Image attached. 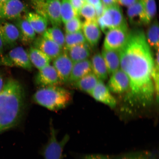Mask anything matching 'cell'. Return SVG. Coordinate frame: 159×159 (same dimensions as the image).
Returning <instances> with one entry per match:
<instances>
[{"instance_id": "obj_1", "label": "cell", "mask_w": 159, "mask_h": 159, "mask_svg": "<svg viewBox=\"0 0 159 159\" xmlns=\"http://www.w3.org/2000/svg\"><path fill=\"white\" fill-rule=\"evenodd\" d=\"M119 52L120 69L129 81L125 105L120 111L127 120L152 104L155 93L152 78L155 61L145 33L141 29L130 30L128 40Z\"/></svg>"}, {"instance_id": "obj_2", "label": "cell", "mask_w": 159, "mask_h": 159, "mask_svg": "<svg viewBox=\"0 0 159 159\" xmlns=\"http://www.w3.org/2000/svg\"><path fill=\"white\" fill-rule=\"evenodd\" d=\"M24 89L18 81L10 79L0 91V134L20 122L25 111Z\"/></svg>"}, {"instance_id": "obj_3", "label": "cell", "mask_w": 159, "mask_h": 159, "mask_svg": "<svg viewBox=\"0 0 159 159\" xmlns=\"http://www.w3.org/2000/svg\"><path fill=\"white\" fill-rule=\"evenodd\" d=\"M71 98L70 91L57 86L41 87L33 96L35 102L52 111L66 108L70 102Z\"/></svg>"}, {"instance_id": "obj_4", "label": "cell", "mask_w": 159, "mask_h": 159, "mask_svg": "<svg viewBox=\"0 0 159 159\" xmlns=\"http://www.w3.org/2000/svg\"><path fill=\"white\" fill-rule=\"evenodd\" d=\"M31 3L36 13L44 17L52 26L61 25V0H31Z\"/></svg>"}, {"instance_id": "obj_5", "label": "cell", "mask_w": 159, "mask_h": 159, "mask_svg": "<svg viewBox=\"0 0 159 159\" xmlns=\"http://www.w3.org/2000/svg\"><path fill=\"white\" fill-rule=\"evenodd\" d=\"M97 20L101 31L105 34L111 29L128 25L119 4L105 7L102 15Z\"/></svg>"}, {"instance_id": "obj_6", "label": "cell", "mask_w": 159, "mask_h": 159, "mask_svg": "<svg viewBox=\"0 0 159 159\" xmlns=\"http://www.w3.org/2000/svg\"><path fill=\"white\" fill-rule=\"evenodd\" d=\"M0 66L18 67L29 71L32 69L28 52L22 47L14 48L0 57Z\"/></svg>"}, {"instance_id": "obj_7", "label": "cell", "mask_w": 159, "mask_h": 159, "mask_svg": "<svg viewBox=\"0 0 159 159\" xmlns=\"http://www.w3.org/2000/svg\"><path fill=\"white\" fill-rule=\"evenodd\" d=\"M130 32L128 25L111 29L105 34L103 49L119 51L126 44Z\"/></svg>"}, {"instance_id": "obj_8", "label": "cell", "mask_w": 159, "mask_h": 159, "mask_svg": "<svg viewBox=\"0 0 159 159\" xmlns=\"http://www.w3.org/2000/svg\"><path fill=\"white\" fill-rule=\"evenodd\" d=\"M48 142L45 145L42 153L44 159H61L62 153L65 145L69 139L66 135L60 141L57 140V132L54 127H50V134Z\"/></svg>"}, {"instance_id": "obj_9", "label": "cell", "mask_w": 159, "mask_h": 159, "mask_svg": "<svg viewBox=\"0 0 159 159\" xmlns=\"http://www.w3.org/2000/svg\"><path fill=\"white\" fill-rule=\"evenodd\" d=\"M26 7L20 0H9L2 4L0 11V19L16 20L21 18Z\"/></svg>"}, {"instance_id": "obj_10", "label": "cell", "mask_w": 159, "mask_h": 159, "mask_svg": "<svg viewBox=\"0 0 159 159\" xmlns=\"http://www.w3.org/2000/svg\"><path fill=\"white\" fill-rule=\"evenodd\" d=\"M0 37L4 47L11 48L15 46L20 39L19 30L15 24L0 19Z\"/></svg>"}, {"instance_id": "obj_11", "label": "cell", "mask_w": 159, "mask_h": 159, "mask_svg": "<svg viewBox=\"0 0 159 159\" xmlns=\"http://www.w3.org/2000/svg\"><path fill=\"white\" fill-rule=\"evenodd\" d=\"M73 64L72 61L64 50L58 57L53 59V66L56 70L61 83L68 82Z\"/></svg>"}, {"instance_id": "obj_12", "label": "cell", "mask_w": 159, "mask_h": 159, "mask_svg": "<svg viewBox=\"0 0 159 159\" xmlns=\"http://www.w3.org/2000/svg\"><path fill=\"white\" fill-rule=\"evenodd\" d=\"M107 87L111 92L115 94H126L129 88L128 77L124 71L120 69L111 75Z\"/></svg>"}, {"instance_id": "obj_13", "label": "cell", "mask_w": 159, "mask_h": 159, "mask_svg": "<svg viewBox=\"0 0 159 159\" xmlns=\"http://www.w3.org/2000/svg\"><path fill=\"white\" fill-rule=\"evenodd\" d=\"M35 82L41 87L57 86L61 83L54 67L50 65L39 70L36 75Z\"/></svg>"}, {"instance_id": "obj_14", "label": "cell", "mask_w": 159, "mask_h": 159, "mask_svg": "<svg viewBox=\"0 0 159 159\" xmlns=\"http://www.w3.org/2000/svg\"><path fill=\"white\" fill-rule=\"evenodd\" d=\"M90 95L95 100L107 105L111 108L114 109L116 107V99L102 81L99 80L96 86Z\"/></svg>"}, {"instance_id": "obj_15", "label": "cell", "mask_w": 159, "mask_h": 159, "mask_svg": "<svg viewBox=\"0 0 159 159\" xmlns=\"http://www.w3.org/2000/svg\"><path fill=\"white\" fill-rule=\"evenodd\" d=\"M33 44V47L43 52L52 60L56 58L63 51V49L57 43L43 36L35 39Z\"/></svg>"}, {"instance_id": "obj_16", "label": "cell", "mask_w": 159, "mask_h": 159, "mask_svg": "<svg viewBox=\"0 0 159 159\" xmlns=\"http://www.w3.org/2000/svg\"><path fill=\"white\" fill-rule=\"evenodd\" d=\"M81 31L87 43L91 47H94L98 44L102 33L97 20L85 21L83 23Z\"/></svg>"}, {"instance_id": "obj_17", "label": "cell", "mask_w": 159, "mask_h": 159, "mask_svg": "<svg viewBox=\"0 0 159 159\" xmlns=\"http://www.w3.org/2000/svg\"><path fill=\"white\" fill-rule=\"evenodd\" d=\"M127 14L129 23L133 25L140 26L151 23L139 0L128 8Z\"/></svg>"}, {"instance_id": "obj_18", "label": "cell", "mask_w": 159, "mask_h": 159, "mask_svg": "<svg viewBox=\"0 0 159 159\" xmlns=\"http://www.w3.org/2000/svg\"><path fill=\"white\" fill-rule=\"evenodd\" d=\"M90 46L87 43L64 48L73 63L88 59L91 55Z\"/></svg>"}, {"instance_id": "obj_19", "label": "cell", "mask_w": 159, "mask_h": 159, "mask_svg": "<svg viewBox=\"0 0 159 159\" xmlns=\"http://www.w3.org/2000/svg\"><path fill=\"white\" fill-rule=\"evenodd\" d=\"M159 152L156 149L131 151L113 155L112 159H159Z\"/></svg>"}, {"instance_id": "obj_20", "label": "cell", "mask_w": 159, "mask_h": 159, "mask_svg": "<svg viewBox=\"0 0 159 159\" xmlns=\"http://www.w3.org/2000/svg\"><path fill=\"white\" fill-rule=\"evenodd\" d=\"M15 25L18 29L20 39L25 44L33 42L35 39L36 33L29 23L25 18L16 20Z\"/></svg>"}, {"instance_id": "obj_21", "label": "cell", "mask_w": 159, "mask_h": 159, "mask_svg": "<svg viewBox=\"0 0 159 159\" xmlns=\"http://www.w3.org/2000/svg\"><path fill=\"white\" fill-rule=\"evenodd\" d=\"M92 72L91 61L88 59L73 63L68 82L75 83Z\"/></svg>"}, {"instance_id": "obj_22", "label": "cell", "mask_w": 159, "mask_h": 159, "mask_svg": "<svg viewBox=\"0 0 159 159\" xmlns=\"http://www.w3.org/2000/svg\"><path fill=\"white\" fill-rule=\"evenodd\" d=\"M108 71L111 75L120 69L119 51L107 50L103 49L101 53Z\"/></svg>"}, {"instance_id": "obj_23", "label": "cell", "mask_w": 159, "mask_h": 159, "mask_svg": "<svg viewBox=\"0 0 159 159\" xmlns=\"http://www.w3.org/2000/svg\"><path fill=\"white\" fill-rule=\"evenodd\" d=\"M90 61L92 72L97 78L103 81L108 79V71L101 54L97 53L93 55Z\"/></svg>"}, {"instance_id": "obj_24", "label": "cell", "mask_w": 159, "mask_h": 159, "mask_svg": "<svg viewBox=\"0 0 159 159\" xmlns=\"http://www.w3.org/2000/svg\"><path fill=\"white\" fill-rule=\"evenodd\" d=\"M24 18L28 21L36 34L43 35L48 29V21L36 13H28Z\"/></svg>"}, {"instance_id": "obj_25", "label": "cell", "mask_w": 159, "mask_h": 159, "mask_svg": "<svg viewBox=\"0 0 159 159\" xmlns=\"http://www.w3.org/2000/svg\"><path fill=\"white\" fill-rule=\"evenodd\" d=\"M28 54L31 64L39 70L49 65L52 61L48 56L34 47L30 48Z\"/></svg>"}, {"instance_id": "obj_26", "label": "cell", "mask_w": 159, "mask_h": 159, "mask_svg": "<svg viewBox=\"0 0 159 159\" xmlns=\"http://www.w3.org/2000/svg\"><path fill=\"white\" fill-rule=\"evenodd\" d=\"M98 80L96 75L91 72L74 83L76 88L90 95Z\"/></svg>"}, {"instance_id": "obj_27", "label": "cell", "mask_w": 159, "mask_h": 159, "mask_svg": "<svg viewBox=\"0 0 159 159\" xmlns=\"http://www.w3.org/2000/svg\"><path fill=\"white\" fill-rule=\"evenodd\" d=\"M145 34L147 42L150 47L156 51L159 50V24L157 19L150 23Z\"/></svg>"}, {"instance_id": "obj_28", "label": "cell", "mask_w": 159, "mask_h": 159, "mask_svg": "<svg viewBox=\"0 0 159 159\" xmlns=\"http://www.w3.org/2000/svg\"><path fill=\"white\" fill-rule=\"evenodd\" d=\"M42 36L57 43L62 49L64 48L65 35L59 27L52 26L47 29Z\"/></svg>"}, {"instance_id": "obj_29", "label": "cell", "mask_w": 159, "mask_h": 159, "mask_svg": "<svg viewBox=\"0 0 159 159\" xmlns=\"http://www.w3.org/2000/svg\"><path fill=\"white\" fill-rule=\"evenodd\" d=\"M61 21L64 24L73 18L79 16L69 0H61Z\"/></svg>"}, {"instance_id": "obj_30", "label": "cell", "mask_w": 159, "mask_h": 159, "mask_svg": "<svg viewBox=\"0 0 159 159\" xmlns=\"http://www.w3.org/2000/svg\"><path fill=\"white\" fill-rule=\"evenodd\" d=\"M86 43V40L82 31L73 33H66L65 45L64 48H68Z\"/></svg>"}, {"instance_id": "obj_31", "label": "cell", "mask_w": 159, "mask_h": 159, "mask_svg": "<svg viewBox=\"0 0 159 159\" xmlns=\"http://www.w3.org/2000/svg\"><path fill=\"white\" fill-rule=\"evenodd\" d=\"M145 13L150 22L157 13V6L155 0H139Z\"/></svg>"}, {"instance_id": "obj_32", "label": "cell", "mask_w": 159, "mask_h": 159, "mask_svg": "<svg viewBox=\"0 0 159 159\" xmlns=\"http://www.w3.org/2000/svg\"><path fill=\"white\" fill-rule=\"evenodd\" d=\"M83 23L79 16L69 20L64 23L66 33H73L81 31Z\"/></svg>"}, {"instance_id": "obj_33", "label": "cell", "mask_w": 159, "mask_h": 159, "mask_svg": "<svg viewBox=\"0 0 159 159\" xmlns=\"http://www.w3.org/2000/svg\"><path fill=\"white\" fill-rule=\"evenodd\" d=\"M81 16L85 20V21L97 20L96 10L92 5L85 3L80 11L79 16Z\"/></svg>"}, {"instance_id": "obj_34", "label": "cell", "mask_w": 159, "mask_h": 159, "mask_svg": "<svg viewBox=\"0 0 159 159\" xmlns=\"http://www.w3.org/2000/svg\"><path fill=\"white\" fill-rule=\"evenodd\" d=\"M113 155L88 154L80 155L78 159H112Z\"/></svg>"}, {"instance_id": "obj_35", "label": "cell", "mask_w": 159, "mask_h": 159, "mask_svg": "<svg viewBox=\"0 0 159 159\" xmlns=\"http://www.w3.org/2000/svg\"><path fill=\"white\" fill-rule=\"evenodd\" d=\"M69 1L73 9L79 16L80 11L85 3V0H69Z\"/></svg>"}, {"instance_id": "obj_36", "label": "cell", "mask_w": 159, "mask_h": 159, "mask_svg": "<svg viewBox=\"0 0 159 159\" xmlns=\"http://www.w3.org/2000/svg\"><path fill=\"white\" fill-rule=\"evenodd\" d=\"M85 2L93 6L95 10L100 8L103 6L101 0H85Z\"/></svg>"}, {"instance_id": "obj_37", "label": "cell", "mask_w": 159, "mask_h": 159, "mask_svg": "<svg viewBox=\"0 0 159 159\" xmlns=\"http://www.w3.org/2000/svg\"><path fill=\"white\" fill-rule=\"evenodd\" d=\"M138 1V0H117L118 4L128 8L134 5Z\"/></svg>"}, {"instance_id": "obj_38", "label": "cell", "mask_w": 159, "mask_h": 159, "mask_svg": "<svg viewBox=\"0 0 159 159\" xmlns=\"http://www.w3.org/2000/svg\"><path fill=\"white\" fill-rule=\"evenodd\" d=\"M101 1L105 7H112L119 4L117 0H101Z\"/></svg>"}, {"instance_id": "obj_39", "label": "cell", "mask_w": 159, "mask_h": 159, "mask_svg": "<svg viewBox=\"0 0 159 159\" xmlns=\"http://www.w3.org/2000/svg\"><path fill=\"white\" fill-rule=\"evenodd\" d=\"M4 45L2 41L1 37H0V57L3 55L4 51Z\"/></svg>"}, {"instance_id": "obj_40", "label": "cell", "mask_w": 159, "mask_h": 159, "mask_svg": "<svg viewBox=\"0 0 159 159\" xmlns=\"http://www.w3.org/2000/svg\"><path fill=\"white\" fill-rule=\"evenodd\" d=\"M4 84L3 77L1 73H0V91L2 89Z\"/></svg>"}, {"instance_id": "obj_41", "label": "cell", "mask_w": 159, "mask_h": 159, "mask_svg": "<svg viewBox=\"0 0 159 159\" xmlns=\"http://www.w3.org/2000/svg\"><path fill=\"white\" fill-rule=\"evenodd\" d=\"M9 1V0H0V2L2 3H3Z\"/></svg>"}, {"instance_id": "obj_42", "label": "cell", "mask_w": 159, "mask_h": 159, "mask_svg": "<svg viewBox=\"0 0 159 159\" xmlns=\"http://www.w3.org/2000/svg\"><path fill=\"white\" fill-rule=\"evenodd\" d=\"M2 5V3L0 2V11H1Z\"/></svg>"}]
</instances>
